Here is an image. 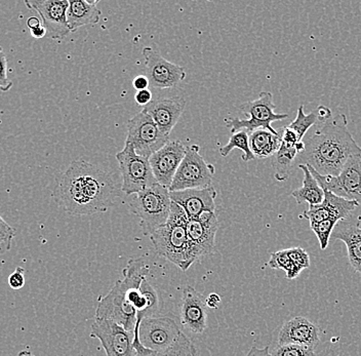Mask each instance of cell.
Listing matches in <instances>:
<instances>
[{
    "label": "cell",
    "instance_id": "6da1fadb",
    "mask_svg": "<svg viewBox=\"0 0 361 356\" xmlns=\"http://www.w3.org/2000/svg\"><path fill=\"white\" fill-rule=\"evenodd\" d=\"M150 267L144 257L132 258L107 295L99 299L94 319L116 322L134 333L137 314L142 319L155 317L160 300L157 290L147 281Z\"/></svg>",
    "mask_w": 361,
    "mask_h": 356
},
{
    "label": "cell",
    "instance_id": "7a4b0ae2",
    "mask_svg": "<svg viewBox=\"0 0 361 356\" xmlns=\"http://www.w3.org/2000/svg\"><path fill=\"white\" fill-rule=\"evenodd\" d=\"M56 181L54 198L72 216L105 213L114 204L121 189L109 173L85 159L72 162Z\"/></svg>",
    "mask_w": 361,
    "mask_h": 356
},
{
    "label": "cell",
    "instance_id": "3957f363",
    "mask_svg": "<svg viewBox=\"0 0 361 356\" xmlns=\"http://www.w3.org/2000/svg\"><path fill=\"white\" fill-rule=\"evenodd\" d=\"M355 155H361V147L348 130L346 115L338 114L316 130L295 164H309L322 176H338Z\"/></svg>",
    "mask_w": 361,
    "mask_h": 356
},
{
    "label": "cell",
    "instance_id": "277c9868",
    "mask_svg": "<svg viewBox=\"0 0 361 356\" xmlns=\"http://www.w3.org/2000/svg\"><path fill=\"white\" fill-rule=\"evenodd\" d=\"M187 221L188 217L184 209L171 202L168 222L150 235L158 256L166 259L184 272L196 262L191 254Z\"/></svg>",
    "mask_w": 361,
    "mask_h": 356
},
{
    "label": "cell",
    "instance_id": "5b68a950",
    "mask_svg": "<svg viewBox=\"0 0 361 356\" xmlns=\"http://www.w3.org/2000/svg\"><path fill=\"white\" fill-rule=\"evenodd\" d=\"M182 331L171 315L150 317L135 326L134 348L137 356H148L153 352L166 355L176 343Z\"/></svg>",
    "mask_w": 361,
    "mask_h": 356
},
{
    "label": "cell",
    "instance_id": "8992f818",
    "mask_svg": "<svg viewBox=\"0 0 361 356\" xmlns=\"http://www.w3.org/2000/svg\"><path fill=\"white\" fill-rule=\"evenodd\" d=\"M171 202L169 189L157 183L135 195L128 202V207L130 213L140 219L143 233L151 235L168 222Z\"/></svg>",
    "mask_w": 361,
    "mask_h": 356
},
{
    "label": "cell",
    "instance_id": "52a82bcc",
    "mask_svg": "<svg viewBox=\"0 0 361 356\" xmlns=\"http://www.w3.org/2000/svg\"><path fill=\"white\" fill-rule=\"evenodd\" d=\"M275 108L276 105L273 103V94L269 92H262L258 99L243 104L240 107L250 118L240 119L235 117L225 119L226 125L230 128L232 134L241 130H247L248 134L256 130H267L272 134L277 135L279 132L272 128V123L283 121L288 118V115L275 113Z\"/></svg>",
    "mask_w": 361,
    "mask_h": 356
},
{
    "label": "cell",
    "instance_id": "ba28073f",
    "mask_svg": "<svg viewBox=\"0 0 361 356\" xmlns=\"http://www.w3.org/2000/svg\"><path fill=\"white\" fill-rule=\"evenodd\" d=\"M200 150L197 145L187 146L186 155L169 186V192L212 186L216 168L204 161Z\"/></svg>",
    "mask_w": 361,
    "mask_h": 356
},
{
    "label": "cell",
    "instance_id": "9c48e42d",
    "mask_svg": "<svg viewBox=\"0 0 361 356\" xmlns=\"http://www.w3.org/2000/svg\"><path fill=\"white\" fill-rule=\"evenodd\" d=\"M116 159L123 179L121 191L126 195H137L157 183L149 159L137 155L130 144L126 143Z\"/></svg>",
    "mask_w": 361,
    "mask_h": 356
},
{
    "label": "cell",
    "instance_id": "30bf717a",
    "mask_svg": "<svg viewBox=\"0 0 361 356\" xmlns=\"http://www.w3.org/2000/svg\"><path fill=\"white\" fill-rule=\"evenodd\" d=\"M169 142V137L159 130L144 110L128 121L126 143L130 144L140 156L150 159Z\"/></svg>",
    "mask_w": 361,
    "mask_h": 356
},
{
    "label": "cell",
    "instance_id": "8fae6325",
    "mask_svg": "<svg viewBox=\"0 0 361 356\" xmlns=\"http://www.w3.org/2000/svg\"><path fill=\"white\" fill-rule=\"evenodd\" d=\"M322 189L361 206V155L351 156L338 176H317Z\"/></svg>",
    "mask_w": 361,
    "mask_h": 356
},
{
    "label": "cell",
    "instance_id": "7c38bea8",
    "mask_svg": "<svg viewBox=\"0 0 361 356\" xmlns=\"http://www.w3.org/2000/svg\"><path fill=\"white\" fill-rule=\"evenodd\" d=\"M90 337L101 342L107 356H137L134 348V333L111 321L96 319L92 322Z\"/></svg>",
    "mask_w": 361,
    "mask_h": 356
},
{
    "label": "cell",
    "instance_id": "4fadbf2b",
    "mask_svg": "<svg viewBox=\"0 0 361 356\" xmlns=\"http://www.w3.org/2000/svg\"><path fill=\"white\" fill-rule=\"evenodd\" d=\"M25 4L40 16L51 39L62 40L71 33L67 22L68 0H26Z\"/></svg>",
    "mask_w": 361,
    "mask_h": 356
},
{
    "label": "cell",
    "instance_id": "5bb4252c",
    "mask_svg": "<svg viewBox=\"0 0 361 356\" xmlns=\"http://www.w3.org/2000/svg\"><path fill=\"white\" fill-rule=\"evenodd\" d=\"M147 74L150 85L155 89H173L186 78V71L179 65L166 60L152 47L143 49Z\"/></svg>",
    "mask_w": 361,
    "mask_h": 356
},
{
    "label": "cell",
    "instance_id": "9a60e30c",
    "mask_svg": "<svg viewBox=\"0 0 361 356\" xmlns=\"http://www.w3.org/2000/svg\"><path fill=\"white\" fill-rule=\"evenodd\" d=\"M186 149L187 146L180 141H169L161 149L151 155L149 162L158 184L169 188L186 155Z\"/></svg>",
    "mask_w": 361,
    "mask_h": 356
},
{
    "label": "cell",
    "instance_id": "2e32d148",
    "mask_svg": "<svg viewBox=\"0 0 361 356\" xmlns=\"http://www.w3.org/2000/svg\"><path fill=\"white\" fill-rule=\"evenodd\" d=\"M180 319L182 326L191 333L200 335L207 329L205 299L191 286L183 288Z\"/></svg>",
    "mask_w": 361,
    "mask_h": 356
},
{
    "label": "cell",
    "instance_id": "e0dca14e",
    "mask_svg": "<svg viewBox=\"0 0 361 356\" xmlns=\"http://www.w3.org/2000/svg\"><path fill=\"white\" fill-rule=\"evenodd\" d=\"M324 198L322 204L309 207V209L303 213V217L307 219L310 224L324 220H346L352 211L360 206L354 200L341 197L326 189H324Z\"/></svg>",
    "mask_w": 361,
    "mask_h": 356
},
{
    "label": "cell",
    "instance_id": "ac0fdd59",
    "mask_svg": "<svg viewBox=\"0 0 361 356\" xmlns=\"http://www.w3.org/2000/svg\"><path fill=\"white\" fill-rule=\"evenodd\" d=\"M186 104V100L182 97L158 98L151 101L143 110L157 123L159 130L169 137L184 112Z\"/></svg>",
    "mask_w": 361,
    "mask_h": 356
},
{
    "label": "cell",
    "instance_id": "d6986e66",
    "mask_svg": "<svg viewBox=\"0 0 361 356\" xmlns=\"http://www.w3.org/2000/svg\"><path fill=\"white\" fill-rule=\"evenodd\" d=\"M187 234L194 260L197 262L202 257L216 253V234L219 229V220L202 223L197 219H188Z\"/></svg>",
    "mask_w": 361,
    "mask_h": 356
},
{
    "label": "cell",
    "instance_id": "ffe728a7",
    "mask_svg": "<svg viewBox=\"0 0 361 356\" xmlns=\"http://www.w3.org/2000/svg\"><path fill=\"white\" fill-rule=\"evenodd\" d=\"M171 202L182 207L188 219L197 218L202 211H216V197L218 191L212 185L207 188L169 192Z\"/></svg>",
    "mask_w": 361,
    "mask_h": 356
},
{
    "label": "cell",
    "instance_id": "44dd1931",
    "mask_svg": "<svg viewBox=\"0 0 361 356\" xmlns=\"http://www.w3.org/2000/svg\"><path fill=\"white\" fill-rule=\"evenodd\" d=\"M319 341V329L303 317L286 321L279 335V345L293 344L315 349Z\"/></svg>",
    "mask_w": 361,
    "mask_h": 356
},
{
    "label": "cell",
    "instance_id": "7402d4cb",
    "mask_svg": "<svg viewBox=\"0 0 361 356\" xmlns=\"http://www.w3.org/2000/svg\"><path fill=\"white\" fill-rule=\"evenodd\" d=\"M333 236L346 245L350 265L361 274V228L360 225L346 220L338 221Z\"/></svg>",
    "mask_w": 361,
    "mask_h": 356
},
{
    "label": "cell",
    "instance_id": "603a6c76",
    "mask_svg": "<svg viewBox=\"0 0 361 356\" xmlns=\"http://www.w3.org/2000/svg\"><path fill=\"white\" fill-rule=\"evenodd\" d=\"M99 1L70 0L67 11V22L71 33L80 27L96 25L100 22L102 12L98 8Z\"/></svg>",
    "mask_w": 361,
    "mask_h": 356
},
{
    "label": "cell",
    "instance_id": "cb8c5ba5",
    "mask_svg": "<svg viewBox=\"0 0 361 356\" xmlns=\"http://www.w3.org/2000/svg\"><path fill=\"white\" fill-rule=\"evenodd\" d=\"M281 134H272L267 130H256L250 134V147L256 159L274 156L281 148Z\"/></svg>",
    "mask_w": 361,
    "mask_h": 356
},
{
    "label": "cell",
    "instance_id": "d4e9b609",
    "mask_svg": "<svg viewBox=\"0 0 361 356\" xmlns=\"http://www.w3.org/2000/svg\"><path fill=\"white\" fill-rule=\"evenodd\" d=\"M331 115H333L331 110L324 105L318 106L309 114H305L304 106L301 105L298 108L297 117L288 125V127L295 130L298 136L303 140L309 128L315 125H320V123L324 125L329 119H331Z\"/></svg>",
    "mask_w": 361,
    "mask_h": 356
},
{
    "label": "cell",
    "instance_id": "484cf974",
    "mask_svg": "<svg viewBox=\"0 0 361 356\" xmlns=\"http://www.w3.org/2000/svg\"><path fill=\"white\" fill-rule=\"evenodd\" d=\"M298 166L304 172L303 186L293 191V197L298 204L308 202L309 206L312 207L322 204L324 198V189L316 181L306 164H300Z\"/></svg>",
    "mask_w": 361,
    "mask_h": 356
},
{
    "label": "cell",
    "instance_id": "4316f807",
    "mask_svg": "<svg viewBox=\"0 0 361 356\" xmlns=\"http://www.w3.org/2000/svg\"><path fill=\"white\" fill-rule=\"evenodd\" d=\"M299 155L297 148L282 145L274 155V177L277 181L283 182L290 178L293 164Z\"/></svg>",
    "mask_w": 361,
    "mask_h": 356
},
{
    "label": "cell",
    "instance_id": "83f0119b",
    "mask_svg": "<svg viewBox=\"0 0 361 356\" xmlns=\"http://www.w3.org/2000/svg\"><path fill=\"white\" fill-rule=\"evenodd\" d=\"M233 149H239L243 151V161H254V153L252 152L250 147V134L247 130H241L239 132L234 133L230 137L229 142L225 146L220 148L219 152L223 157H227Z\"/></svg>",
    "mask_w": 361,
    "mask_h": 356
},
{
    "label": "cell",
    "instance_id": "f1b7e54d",
    "mask_svg": "<svg viewBox=\"0 0 361 356\" xmlns=\"http://www.w3.org/2000/svg\"><path fill=\"white\" fill-rule=\"evenodd\" d=\"M268 266L272 269L283 270L286 272V279L290 281L297 278L302 272V270L290 260L286 250L271 254Z\"/></svg>",
    "mask_w": 361,
    "mask_h": 356
},
{
    "label": "cell",
    "instance_id": "f546056e",
    "mask_svg": "<svg viewBox=\"0 0 361 356\" xmlns=\"http://www.w3.org/2000/svg\"><path fill=\"white\" fill-rule=\"evenodd\" d=\"M338 222V221L337 220H324L319 223L310 224V228L312 229V231L314 232L316 236H317L320 249H322V251H324V250L329 247V238H331L334 229H335Z\"/></svg>",
    "mask_w": 361,
    "mask_h": 356
},
{
    "label": "cell",
    "instance_id": "4dcf8cb0",
    "mask_svg": "<svg viewBox=\"0 0 361 356\" xmlns=\"http://www.w3.org/2000/svg\"><path fill=\"white\" fill-rule=\"evenodd\" d=\"M166 356H196V348L191 340L182 332Z\"/></svg>",
    "mask_w": 361,
    "mask_h": 356
},
{
    "label": "cell",
    "instance_id": "1f68e13d",
    "mask_svg": "<svg viewBox=\"0 0 361 356\" xmlns=\"http://www.w3.org/2000/svg\"><path fill=\"white\" fill-rule=\"evenodd\" d=\"M271 356H316L314 348L298 345H279Z\"/></svg>",
    "mask_w": 361,
    "mask_h": 356
},
{
    "label": "cell",
    "instance_id": "d6a6232c",
    "mask_svg": "<svg viewBox=\"0 0 361 356\" xmlns=\"http://www.w3.org/2000/svg\"><path fill=\"white\" fill-rule=\"evenodd\" d=\"M286 252L288 256L290 257V260H292L302 271L310 267V257H309L308 253H307L304 249H302V247H290V249H286Z\"/></svg>",
    "mask_w": 361,
    "mask_h": 356
},
{
    "label": "cell",
    "instance_id": "836d02e7",
    "mask_svg": "<svg viewBox=\"0 0 361 356\" xmlns=\"http://www.w3.org/2000/svg\"><path fill=\"white\" fill-rule=\"evenodd\" d=\"M16 236V229L8 225L4 218L0 216V247L4 251H8L11 247V243Z\"/></svg>",
    "mask_w": 361,
    "mask_h": 356
},
{
    "label": "cell",
    "instance_id": "e575fe53",
    "mask_svg": "<svg viewBox=\"0 0 361 356\" xmlns=\"http://www.w3.org/2000/svg\"><path fill=\"white\" fill-rule=\"evenodd\" d=\"M13 82L8 76V61L4 49L0 47V90L2 92L10 91Z\"/></svg>",
    "mask_w": 361,
    "mask_h": 356
},
{
    "label": "cell",
    "instance_id": "d590c367",
    "mask_svg": "<svg viewBox=\"0 0 361 356\" xmlns=\"http://www.w3.org/2000/svg\"><path fill=\"white\" fill-rule=\"evenodd\" d=\"M8 286L11 290H21L25 286V269L23 267L16 268L15 271L8 276Z\"/></svg>",
    "mask_w": 361,
    "mask_h": 356
},
{
    "label": "cell",
    "instance_id": "8d00e7d4",
    "mask_svg": "<svg viewBox=\"0 0 361 356\" xmlns=\"http://www.w3.org/2000/svg\"><path fill=\"white\" fill-rule=\"evenodd\" d=\"M152 92L149 91V90L137 92L135 96V102L139 104V105L144 106V107L152 101Z\"/></svg>",
    "mask_w": 361,
    "mask_h": 356
},
{
    "label": "cell",
    "instance_id": "74e56055",
    "mask_svg": "<svg viewBox=\"0 0 361 356\" xmlns=\"http://www.w3.org/2000/svg\"><path fill=\"white\" fill-rule=\"evenodd\" d=\"M149 85H150V81H149V78L145 75L137 76V78L133 80V87H134V89L137 90V92L148 90Z\"/></svg>",
    "mask_w": 361,
    "mask_h": 356
},
{
    "label": "cell",
    "instance_id": "f35d334b",
    "mask_svg": "<svg viewBox=\"0 0 361 356\" xmlns=\"http://www.w3.org/2000/svg\"><path fill=\"white\" fill-rule=\"evenodd\" d=\"M205 304H207V307L211 308V309H218L221 304V297L216 293H212L205 298Z\"/></svg>",
    "mask_w": 361,
    "mask_h": 356
},
{
    "label": "cell",
    "instance_id": "ab89813d",
    "mask_svg": "<svg viewBox=\"0 0 361 356\" xmlns=\"http://www.w3.org/2000/svg\"><path fill=\"white\" fill-rule=\"evenodd\" d=\"M245 356H271L269 346L264 347V348H258L257 346H252Z\"/></svg>",
    "mask_w": 361,
    "mask_h": 356
},
{
    "label": "cell",
    "instance_id": "60d3db41",
    "mask_svg": "<svg viewBox=\"0 0 361 356\" xmlns=\"http://www.w3.org/2000/svg\"><path fill=\"white\" fill-rule=\"evenodd\" d=\"M30 33L32 37L36 38V39H40V38H44V36L47 35V29L44 28V25H40V26L32 29V30H30Z\"/></svg>",
    "mask_w": 361,
    "mask_h": 356
},
{
    "label": "cell",
    "instance_id": "b9f144b4",
    "mask_svg": "<svg viewBox=\"0 0 361 356\" xmlns=\"http://www.w3.org/2000/svg\"><path fill=\"white\" fill-rule=\"evenodd\" d=\"M40 25H42V23L37 17L29 18L28 21H27V26H28V28L30 29V30L36 28V27L40 26Z\"/></svg>",
    "mask_w": 361,
    "mask_h": 356
},
{
    "label": "cell",
    "instance_id": "7bdbcfd3",
    "mask_svg": "<svg viewBox=\"0 0 361 356\" xmlns=\"http://www.w3.org/2000/svg\"><path fill=\"white\" fill-rule=\"evenodd\" d=\"M17 356H35V355H34L33 353L31 352V351L23 350V351H21V352H19V355H18Z\"/></svg>",
    "mask_w": 361,
    "mask_h": 356
},
{
    "label": "cell",
    "instance_id": "ee69618b",
    "mask_svg": "<svg viewBox=\"0 0 361 356\" xmlns=\"http://www.w3.org/2000/svg\"><path fill=\"white\" fill-rule=\"evenodd\" d=\"M148 356H166V355H162V353L153 352L152 355Z\"/></svg>",
    "mask_w": 361,
    "mask_h": 356
}]
</instances>
